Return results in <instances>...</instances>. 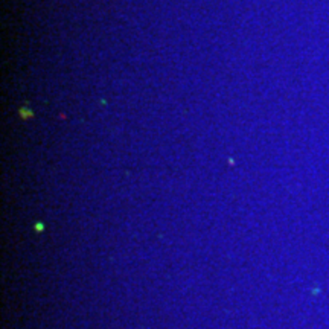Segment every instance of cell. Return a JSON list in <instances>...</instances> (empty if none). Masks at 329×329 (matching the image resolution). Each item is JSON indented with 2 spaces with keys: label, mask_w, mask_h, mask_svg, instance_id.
I'll return each mask as SVG.
<instances>
[{
  "label": "cell",
  "mask_w": 329,
  "mask_h": 329,
  "mask_svg": "<svg viewBox=\"0 0 329 329\" xmlns=\"http://www.w3.org/2000/svg\"><path fill=\"white\" fill-rule=\"evenodd\" d=\"M43 230H44V224L37 222V224H35V232H38V233H40V232H43Z\"/></svg>",
  "instance_id": "1"
}]
</instances>
